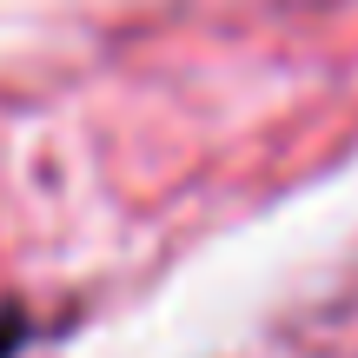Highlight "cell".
Returning a JSON list of instances; mask_svg holds the SVG:
<instances>
[{
    "mask_svg": "<svg viewBox=\"0 0 358 358\" xmlns=\"http://www.w3.org/2000/svg\"><path fill=\"white\" fill-rule=\"evenodd\" d=\"M27 338H34V319L20 306H0V358H20Z\"/></svg>",
    "mask_w": 358,
    "mask_h": 358,
    "instance_id": "1",
    "label": "cell"
}]
</instances>
